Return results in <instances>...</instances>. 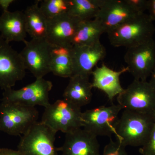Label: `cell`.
Wrapping results in <instances>:
<instances>
[{"mask_svg":"<svg viewBox=\"0 0 155 155\" xmlns=\"http://www.w3.org/2000/svg\"><path fill=\"white\" fill-rule=\"evenodd\" d=\"M138 14L125 0H104L96 19L107 33Z\"/></svg>","mask_w":155,"mask_h":155,"instance_id":"14","label":"cell"},{"mask_svg":"<svg viewBox=\"0 0 155 155\" xmlns=\"http://www.w3.org/2000/svg\"><path fill=\"white\" fill-rule=\"evenodd\" d=\"M0 38L11 41L24 42L27 36L24 12L4 11L0 16Z\"/></svg>","mask_w":155,"mask_h":155,"instance_id":"17","label":"cell"},{"mask_svg":"<svg viewBox=\"0 0 155 155\" xmlns=\"http://www.w3.org/2000/svg\"><path fill=\"white\" fill-rule=\"evenodd\" d=\"M104 0H69L68 13L81 21L96 18Z\"/></svg>","mask_w":155,"mask_h":155,"instance_id":"22","label":"cell"},{"mask_svg":"<svg viewBox=\"0 0 155 155\" xmlns=\"http://www.w3.org/2000/svg\"><path fill=\"white\" fill-rule=\"evenodd\" d=\"M41 122L65 134L82 128L81 108L67 100H58L45 108Z\"/></svg>","mask_w":155,"mask_h":155,"instance_id":"4","label":"cell"},{"mask_svg":"<svg viewBox=\"0 0 155 155\" xmlns=\"http://www.w3.org/2000/svg\"><path fill=\"white\" fill-rule=\"evenodd\" d=\"M124 60L134 80L147 81L155 69V41L127 48Z\"/></svg>","mask_w":155,"mask_h":155,"instance_id":"11","label":"cell"},{"mask_svg":"<svg viewBox=\"0 0 155 155\" xmlns=\"http://www.w3.org/2000/svg\"><path fill=\"white\" fill-rule=\"evenodd\" d=\"M73 75L89 78L94 68L107 54L105 48L101 42L90 45L72 46Z\"/></svg>","mask_w":155,"mask_h":155,"instance_id":"13","label":"cell"},{"mask_svg":"<svg viewBox=\"0 0 155 155\" xmlns=\"http://www.w3.org/2000/svg\"><path fill=\"white\" fill-rule=\"evenodd\" d=\"M117 101L124 110L155 115V90L147 81L134 79Z\"/></svg>","mask_w":155,"mask_h":155,"instance_id":"6","label":"cell"},{"mask_svg":"<svg viewBox=\"0 0 155 155\" xmlns=\"http://www.w3.org/2000/svg\"><path fill=\"white\" fill-rule=\"evenodd\" d=\"M26 70L20 53L0 38V88H12L24 78Z\"/></svg>","mask_w":155,"mask_h":155,"instance_id":"10","label":"cell"},{"mask_svg":"<svg viewBox=\"0 0 155 155\" xmlns=\"http://www.w3.org/2000/svg\"></svg>","mask_w":155,"mask_h":155,"instance_id":"31","label":"cell"},{"mask_svg":"<svg viewBox=\"0 0 155 155\" xmlns=\"http://www.w3.org/2000/svg\"><path fill=\"white\" fill-rule=\"evenodd\" d=\"M39 2L28 6L24 12L26 31L32 38L46 37L48 19L40 8Z\"/></svg>","mask_w":155,"mask_h":155,"instance_id":"19","label":"cell"},{"mask_svg":"<svg viewBox=\"0 0 155 155\" xmlns=\"http://www.w3.org/2000/svg\"><path fill=\"white\" fill-rule=\"evenodd\" d=\"M105 33L97 19L81 21L72 41V46L90 45L100 41V38Z\"/></svg>","mask_w":155,"mask_h":155,"instance_id":"21","label":"cell"},{"mask_svg":"<svg viewBox=\"0 0 155 155\" xmlns=\"http://www.w3.org/2000/svg\"><path fill=\"white\" fill-rule=\"evenodd\" d=\"M150 78L149 82L151 84L153 88L155 90V69H154L153 71L152 72L150 76Z\"/></svg>","mask_w":155,"mask_h":155,"instance_id":"30","label":"cell"},{"mask_svg":"<svg viewBox=\"0 0 155 155\" xmlns=\"http://www.w3.org/2000/svg\"><path fill=\"white\" fill-rule=\"evenodd\" d=\"M0 155H21L18 150L8 148H0Z\"/></svg>","mask_w":155,"mask_h":155,"instance_id":"28","label":"cell"},{"mask_svg":"<svg viewBox=\"0 0 155 155\" xmlns=\"http://www.w3.org/2000/svg\"><path fill=\"white\" fill-rule=\"evenodd\" d=\"M72 47L54 46L51 53V72L64 78L73 75Z\"/></svg>","mask_w":155,"mask_h":155,"instance_id":"20","label":"cell"},{"mask_svg":"<svg viewBox=\"0 0 155 155\" xmlns=\"http://www.w3.org/2000/svg\"><path fill=\"white\" fill-rule=\"evenodd\" d=\"M123 110L119 104H113L87 110L81 115L82 127L97 137L111 136L115 134L119 113Z\"/></svg>","mask_w":155,"mask_h":155,"instance_id":"8","label":"cell"},{"mask_svg":"<svg viewBox=\"0 0 155 155\" xmlns=\"http://www.w3.org/2000/svg\"><path fill=\"white\" fill-rule=\"evenodd\" d=\"M15 2L14 0H0V7L4 11H8L9 6Z\"/></svg>","mask_w":155,"mask_h":155,"instance_id":"29","label":"cell"},{"mask_svg":"<svg viewBox=\"0 0 155 155\" xmlns=\"http://www.w3.org/2000/svg\"><path fill=\"white\" fill-rule=\"evenodd\" d=\"M142 155H155V120L149 137L144 145L140 148Z\"/></svg>","mask_w":155,"mask_h":155,"instance_id":"25","label":"cell"},{"mask_svg":"<svg viewBox=\"0 0 155 155\" xmlns=\"http://www.w3.org/2000/svg\"><path fill=\"white\" fill-rule=\"evenodd\" d=\"M125 147L117 140L114 141L111 140L100 155H127Z\"/></svg>","mask_w":155,"mask_h":155,"instance_id":"24","label":"cell"},{"mask_svg":"<svg viewBox=\"0 0 155 155\" xmlns=\"http://www.w3.org/2000/svg\"><path fill=\"white\" fill-rule=\"evenodd\" d=\"M57 132L41 122H37L21 136L17 150L21 155H58L55 146Z\"/></svg>","mask_w":155,"mask_h":155,"instance_id":"5","label":"cell"},{"mask_svg":"<svg viewBox=\"0 0 155 155\" xmlns=\"http://www.w3.org/2000/svg\"><path fill=\"white\" fill-rule=\"evenodd\" d=\"M36 108L2 101L0 104V130L11 136H22L38 122Z\"/></svg>","mask_w":155,"mask_h":155,"instance_id":"3","label":"cell"},{"mask_svg":"<svg viewBox=\"0 0 155 155\" xmlns=\"http://www.w3.org/2000/svg\"><path fill=\"white\" fill-rule=\"evenodd\" d=\"M47 40L53 46L72 47L81 20L67 14L48 19Z\"/></svg>","mask_w":155,"mask_h":155,"instance_id":"12","label":"cell"},{"mask_svg":"<svg viewBox=\"0 0 155 155\" xmlns=\"http://www.w3.org/2000/svg\"><path fill=\"white\" fill-rule=\"evenodd\" d=\"M40 8L48 19L68 13L69 0H44Z\"/></svg>","mask_w":155,"mask_h":155,"instance_id":"23","label":"cell"},{"mask_svg":"<svg viewBox=\"0 0 155 155\" xmlns=\"http://www.w3.org/2000/svg\"><path fill=\"white\" fill-rule=\"evenodd\" d=\"M91 82L89 78L74 75L69 78L68 85L63 94L64 99L81 108L91 101Z\"/></svg>","mask_w":155,"mask_h":155,"instance_id":"18","label":"cell"},{"mask_svg":"<svg viewBox=\"0 0 155 155\" xmlns=\"http://www.w3.org/2000/svg\"><path fill=\"white\" fill-rule=\"evenodd\" d=\"M128 70L127 67L116 71L103 64L101 67H96L92 73L93 77L92 86L104 93L112 103L114 98L124 91V88L120 83V77Z\"/></svg>","mask_w":155,"mask_h":155,"instance_id":"16","label":"cell"},{"mask_svg":"<svg viewBox=\"0 0 155 155\" xmlns=\"http://www.w3.org/2000/svg\"><path fill=\"white\" fill-rule=\"evenodd\" d=\"M52 87V83L50 81L44 78L36 79L19 89L12 88L4 90L2 101L34 107L39 106L45 108L50 104L49 94Z\"/></svg>","mask_w":155,"mask_h":155,"instance_id":"9","label":"cell"},{"mask_svg":"<svg viewBox=\"0 0 155 155\" xmlns=\"http://www.w3.org/2000/svg\"><path fill=\"white\" fill-rule=\"evenodd\" d=\"M126 2L132 7L138 14L145 13L147 10L149 0H125Z\"/></svg>","mask_w":155,"mask_h":155,"instance_id":"26","label":"cell"},{"mask_svg":"<svg viewBox=\"0 0 155 155\" xmlns=\"http://www.w3.org/2000/svg\"><path fill=\"white\" fill-rule=\"evenodd\" d=\"M155 115L123 110L115 128L116 140L124 147H140L148 140Z\"/></svg>","mask_w":155,"mask_h":155,"instance_id":"1","label":"cell"},{"mask_svg":"<svg viewBox=\"0 0 155 155\" xmlns=\"http://www.w3.org/2000/svg\"><path fill=\"white\" fill-rule=\"evenodd\" d=\"M147 11L148 12L149 17L152 21H155V0H149Z\"/></svg>","mask_w":155,"mask_h":155,"instance_id":"27","label":"cell"},{"mask_svg":"<svg viewBox=\"0 0 155 155\" xmlns=\"http://www.w3.org/2000/svg\"><path fill=\"white\" fill-rule=\"evenodd\" d=\"M24 43L25 47L19 53L25 69L36 79L44 78L51 72V53L54 46L46 38H32Z\"/></svg>","mask_w":155,"mask_h":155,"instance_id":"7","label":"cell"},{"mask_svg":"<svg viewBox=\"0 0 155 155\" xmlns=\"http://www.w3.org/2000/svg\"><path fill=\"white\" fill-rule=\"evenodd\" d=\"M97 137L81 128L66 134L64 144L58 149L62 155H100Z\"/></svg>","mask_w":155,"mask_h":155,"instance_id":"15","label":"cell"},{"mask_svg":"<svg viewBox=\"0 0 155 155\" xmlns=\"http://www.w3.org/2000/svg\"><path fill=\"white\" fill-rule=\"evenodd\" d=\"M155 27L147 14H140L108 31V38L115 47H133L153 39Z\"/></svg>","mask_w":155,"mask_h":155,"instance_id":"2","label":"cell"}]
</instances>
